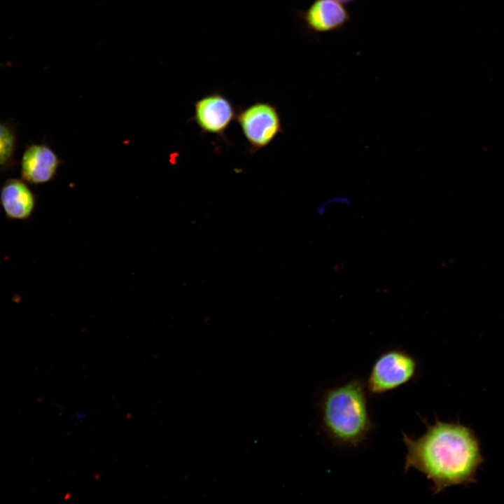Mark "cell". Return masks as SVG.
Returning a JSON list of instances; mask_svg holds the SVG:
<instances>
[{"label":"cell","mask_w":504,"mask_h":504,"mask_svg":"<svg viewBox=\"0 0 504 504\" xmlns=\"http://www.w3.org/2000/svg\"><path fill=\"white\" fill-rule=\"evenodd\" d=\"M16 126L10 121L0 120V172H6L16 164Z\"/></svg>","instance_id":"9c48e42d"},{"label":"cell","mask_w":504,"mask_h":504,"mask_svg":"<svg viewBox=\"0 0 504 504\" xmlns=\"http://www.w3.org/2000/svg\"><path fill=\"white\" fill-rule=\"evenodd\" d=\"M0 204L7 220L24 221L34 211L36 196L23 179L8 178L1 187Z\"/></svg>","instance_id":"ba28073f"},{"label":"cell","mask_w":504,"mask_h":504,"mask_svg":"<svg viewBox=\"0 0 504 504\" xmlns=\"http://www.w3.org/2000/svg\"><path fill=\"white\" fill-rule=\"evenodd\" d=\"M298 18L311 34L342 32L351 20L346 5L336 0H314Z\"/></svg>","instance_id":"8992f818"},{"label":"cell","mask_w":504,"mask_h":504,"mask_svg":"<svg viewBox=\"0 0 504 504\" xmlns=\"http://www.w3.org/2000/svg\"><path fill=\"white\" fill-rule=\"evenodd\" d=\"M62 160L46 144L27 145L20 160L22 179L33 185L46 183L54 178Z\"/></svg>","instance_id":"52a82bcc"},{"label":"cell","mask_w":504,"mask_h":504,"mask_svg":"<svg viewBox=\"0 0 504 504\" xmlns=\"http://www.w3.org/2000/svg\"><path fill=\"white\" fill-rule=\"evenodd\" d=\"M336 1H339L341 4H343L344 5H348V4H352L356 0H336Z\"/></svg>","instance_id":"30bf717a"},{"label":"cell","mask_w":504,"mask_h":504,"mask_svg":"<svg viewBox=\"0 0 504 504\" xmlns=\"http://www.w3.org/2000/svg\"><path fill=\"white\" fill-rule=\"evenodd\" d=\"M417 372V361L411 354L400 349H390L374 362L366 387L371 394L382 395L408 384Z\"/></svg>","instance_id":"277c9868"},{"label":"cell","mask_w":504,"mask_h":504,"mask_svg":"<svg viewBox=\"0 0 504 504\" xmlns=\"http://www.w3.org/2000/svg\"><path fill=\"white\" fill-rule=\"evenodd\" d=\"M366 384L361 379L327 389L320 400L321 424L333 443L358 447L374 428L368 401Z\"/></svg>","instance_id":"7a4b0ae2"},{"label":"cell","mask_w":504,"mask_h":504,"mask_svg":"<svg viewBox=\"0 0 504 504\" xmlns=\"http://www.w3.org/2000/svg\"><path fill=\"white\" fill-rule=\"evenodd\" d=\"M237 107L225 94L211 92L194 103L192 117L201 133L214 134L226 141V133L235 120Z\"/></svg>","instance_id":"5b68a950"},{"label":"cell","mask_w":504,"mask_h":504,"mask_svg":"<svg viewBox=\"0 0 504 504\" xmlns=\"http://www.w3.org/2000/svg\"><path fill=\"white\" fill-rule=\"evenodd\" d=\"M235 120L247 143L250 155L269 146L284 132L277 106L267 102H255L246 107L237 106Z\"/></svg>","instance_id":"3957f363"},{"label":"cell","mask_w":504,"mask_h":504,"mask_svg":"<svg viewBox=\"0 0 504 504\" xmlns=\"http://www.w3.org/2000/svg\"><path fill=\"white\" fill-rule=\"evenodd\" d=\"M426 432L413 438L402 433L406 447L405 472L414 468L432 482L433 494L452 486L475 482L483 458L478 438L470 428L435 419H422Z\"/></svg>","instance_id":"6da1fadb"}]
</instances>
